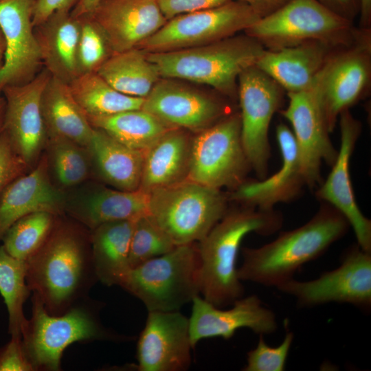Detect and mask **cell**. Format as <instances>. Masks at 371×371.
Here are the masks:
<instances>
[{
  "instance_id": "1",
  "label": "cell",
  "mask_w": 371,
  "mask_h": 371,
  "mask_svg": "<svg viewBox=\"0 0 371 371\" xmlns=\"http://www.w3.org/2000/svg\"><path fill=\"white\" fill-rule=\"evenodd\" d=\"M58 216L47 240L26 262V281L47 311L60 315L88 297L98 281L90 230Z\"/></svg>"
},
{
  "instance_id": "2",
  "label": "cell",
  "mask_w": 371,
  "mask_h": 371,
  "mask_svg": "<svg viewBox=\"0 0 371 371\" xmlns=\"http://www.w3.org/2000/svg\"><path fill=\"white\" fill-rule=\"evenodd\" d=\"M349 227L346 218L325 203L303 225L281 232L274 240L260 247H243L238 277L241 281L277 288L293 278L303 265L323 255Z\"/></svg>"
},
{
  "instance_id": "3",
  "label": "cell",
  "mask_w": 371,
  "mask_h": 371,
  "mask_svg": "<svg viewBox=\"0 0 371 371\" xmlns=\"http://www.w3.org/2000/svg\"><path fill=\"white\" fill-rule=\"evenodd\" d=\"M282 218L275 210L245 206L227 210L197 244L202 297L214 306H231L243 297L237 260L243 239L249 233L267 236L280 229Z\"/></svg>"
},
{
  "instance_id": "4",
  "label": "cell",
  "mask_w": 371,
  "mask_h": 371,
  "mask_svg": "<svg viewBox=\"0 0 371 371\" xmlns=\"http://www.w3.org/2000/svg\"><path fill=\"white\" fill-rule=\"evenodd\" d=\"M265 49L244 33L203 45L146 55L161 78L204 84L233 100L238 98L240 74L255 65Z\"/></svg>"
},
{
  "instance_id": "5",
  "label": "cell",
  "mask_w": 371,
  "mask_h": 371,
  "mask_svg": "<svg viewBox=\"0 0 371 371\" xmlns=\"http://www.w3.org/2000/svg\"><path fill=\"white\" fill-rule=\"evenodd\" d=\"M32 317L22 330V343L34 370L58 371L65 350L75 342L126 341L102 324V303L89 297L60 315L49 313L38 297H32Z\"/></svg>"
},
{
  "instance_id": "6",
  "label": "cell",
  "mask_w": 371,
  "mask_h": 371,
  "mask_svg": "<svg viewBox=\"0 0 371 371\" xmlns=\"http://www.w3.org/2000/svg\"><path fill=\"white\" fill-rule=\"evenodd\" d=\"M149 194L148 216L176 246L200 241L228 210L219 189L188 179Z\"/></svg>"
},
{
  "instance_id": "7",
  "label": "cell",
  "mask_w": 371,
  "mask_h": 371,
  "mask_svg": "<svg viewBox=\"0 0 371 371\" xmlns=\"http://www.w3.org/2000/svg\"><path fill=\"white\" fill-rule=\"evenodd\" d=\"M361 30L318 0H291L244 32L266 49L276 50L312 41L335 47L346 45L358 37Z\"/></svg>"
},
{
  "instance_id": "8",
  "label": "cell",
  "mask_w": 371,
  "mask_h": 371,
  "mask_svg": "<svg viewBox=\"0 0 371 371\" xmlns=\"http://www.w3.org/2000/svg\"><path fill=\"white\" fill-rule=\"evenodd\" d=\"M140 300L148 311H177L200 294L196 243L131 268L120 285Z\"/></svg>"
},
{
  "instance_id": "9",
  "label": "cell",
  "mask_w": 371,
  "mask_h": 371,
  "mask_svg": "<svg viewBox=\"0 0 371 371\" xmlns=\"http://www.w3.org/2000/svg\"><path fill=\"white\" fill-rule=\"evenodd\" d=\"M251 168L240 132L239 112H232L192 138L188 180L221 189H235Z\"/></svg>"
},
{
  "instance_id": "10",
  "label": "cell",
  "mask_w": 371,
  "mask_h": 371,
  "mask_svg": "<svg viewBox=\"0 0 371 371\" xmlns=\"http://www.w3.org/2000/svg\"><path fill=\"white\" fill-rule=\"evenodd\" d=\"M260 17L246 3L231 0L221 5L175 16L137 47L164 52L216 42L245 31Z\"/></svg>"
},
{
  "instance_id": "11",
  "label": "cell",
  "mask_w": 371,
  "mask_h": 371,
  "mask_svg": "<svg viewBox=\"0 0 371 371\" xmlns=\"http://www.w3.org/2000/svg\"><path fill=\"white\" fill-rule=\"evenodd\" d=\"M317 82L331 133L340 114L370 91L371 30L361 29L352 43L336 47L319 74Z\"/></svg>"
},
{
  "instance_id": "12",
  "label": "cell",
  "mask_w": 371,
  "mask_h": 371,
  "mask_svg": "<svg viewBox=\"0 0 371 371\" xmlns=\"http://www.w3.org/2000/svg\"><path fill=\"white\" fill-rule=\"evenodd\" d=\"M285 93L256 65L245 69L238 77L242 143L251 168L260 179L266 177L268 170L270 124L273 115L282 109Z\"/></svg>"
},
{
  "instance_id": "13",
  "label": "cell",
  "mask_w": 371,
  "mask_h": 371,
  "mask_svg": "<svg viewBox=\"0 0 371 371\" xmlns=\"http://www.w3.org/2000/svg\"><path fill=\"white\" fill-rule=\"evenodd\" d=\"M277 289L295 298L301 307L345 303L365 311L371 307V252L358 245L344 253L341 265L308 281L292 278Z\"/></svg>"
},
{
  "instance_id": "14",
  "label": "cell",
  "mask_w": 371,
  "mask_h": 371,
  "mask_svg": "<svg viewBox=\"0 0 371 371\" xmlns=\"http://www.w3.org/2000/svg\"><path fill=\"white\" fill-rule=\"evenodd\" d=\"M287 96L289 104L280 113L292 126L305 184L313 188L322 183V161L332 166L338 153L329 137L317 78L308 88Z\"/></svg>"
},
{
  "instance_id": "15",
  "label": "cell",
  "mask_w": 371,
  "mask_h": 371,
  "mask_svg": "<svg viewBox=\"0 0 371 371\" xmlns=\"http://www.w3.org/2000/svg\"><path fill=\"white\" fill-rule=\"evenodd\" d=\"M226 99L177 79L160 78L144 98L142 109L170 128L197 133L233 112Z\"/></svg>"
},
{
  "instance_id": "16",
  "label": "cell",
  "mask_w": 371,
  "mask_h": 371,
  "mask_svg": "<svg viewBox=\"0 0 371 371\" xmlns=\"http://www.w3.org/2000/svg\"><path fill=\"white\" fill-rule=\"evenodd\" d=\"M50 77L43 69L30 82L7 87L1 92L5 100L2 131L31 169L41 158L47 142L41 98Z\"/></svg>"
},
{
  "instance_id": "17",
  "label": "cell",
  "mask_w": 371,
  "mask_h": 371,
  "mask_svg": "<svg viewBox=\"0 0 371 371\" xmlns=\"http://www.w3.org/2000/svg\"><path fill=\"white\" fill-rule=\"evenodd\" d=\"M34 0H0V30L5 41L0 93L7 87L30 82L42 70L32 23Z\"/></svg>"
},
{
  "instance_id": "18",
  "label": "cell",
  "mask_w": 371,
  "mask_h": 371,
  "mask_svg": "<svg viewBox=\"0 0 371 371\" xmlns=\"http://www.w3.org/2000/svg\"><path fill=\"white\" fill-rule=\"evenodd\" d=\"M189 318L177 311H148L137 344L139 371H185L192 362Z\"/></svg>"
},
{
  "instance_id": "19",
  "label": "cell",
  "mask_w": 371,
  "mask_h": 371,
  "mask_svg": "<svg viewBox=\"0 0 371 371\" xmlns=\"http://www.w3.org/2000/svg\"><path fill=\"white\" fill-rule=\"evenodd\" d=\"M192 303L189 331L192 348L203 339H229L242 328L258 335L273 333L278 328L276 314L256 295L238 299L229 309L217 307L200 295L196 296Z\"/></svg>"
},
{
  "instance_id": "20",
  "label": "cell",
  "mask_w": 371,
  "mask_h": 371,
  "mask_svg": "<svg viewBox=\"0 0 371 371\" xmlns=\"http://www.w3.org/2000/svg\"><path fill=\"white\" fill-rule=\"evenodd\" d=\"M341 144L332 170L319 186L317 198L337 209L348 221L355 232L357 245L371 252V221L360 210L352 190L349 165L361 124L350 113L343 111L339 118Z\"/></svg>"
},
{
  "instance_id": "21",
  "label": "cell",
  "mask_w": 371,
  "mask_h": 371,
  "mask_svg": "<svg viewBox=\"0 0 371 371\" xmlns=\"http://www.w3.org/2000/svg\"><path fill=\"white\" fill-rule=\"evenodd\" d=\"M89 15L113 53L137 47L168 21L157 0H100Z\"/></svg>"
},
{
  "instance_id": "22",
  "label": "cell",
  "mask_w": 371,
  "mask_h": 371,
  "mask_svg": "<svg viewBox=\"0 0 371 371\" xmlns=\"http://www.w3.org/2000/svg\"><path fill=\"white\" fill-rule=\"evenodd\" d=\"M66 196L52 183L47 155L27 173L12 181L0 196V240L19 219L35 212L65 213Z\"/></svg>"
},
{
  "instance_id": "23",
  "label": "cell",
  "mask_w": 371,
  "mask_h": 371,
  "mask_svg": "<svg viewBox=\"0 0 371 371\" xmlns=\"http://www.w3.org/2000/svg\"><path fill=\"white\" fill-rule=\"evenodd\" d=\"M276 138L282 160L280 168L268 178L243 181L234 189L229 200L269 211L276 204L289 201L298 195L305 182L293 133L280 123L276 127Z\"/></svg>"
},
{
  "instance_id": "24",
  "label": "cell",
  "mask_w": 371,
  "mask_h": 371,
  "mask_svg": "<svg viewBox=\"0 0 371 371\" xmlns=\"http://www.w3.org/2000/svg\"><path fill=\"white\" fill-rule=\"evenodd\" d=\"M149 192L113 190L94 186L67 199L65 212L74 221L92 230L112 221L135 220L148 214Z\"/></svg>"
},
{
  "instance_id": "25",
  "label": "cell",
  "mask_w": 371,
  "mask_h": 371,
  "mask_svg": "<svg viewBox=\"0 0 371 371\" xmlns=\"http://www.w3.org/2000/svg\"><path fill=\"white\" fill-rule=\"evenodd\" d=\"M336 47L312 41L276 50L265 49L256 66L286 93L297 92L311 86Z\"/></svg>"
},
{
  "instance_id": "26",
  "label": "cell",
  "mask_w": 371,
  "mask_h": 371,
  "mask_svg": "<svg viewBox=\"0 0 371 371\" xmlns=\"http://www.w3.org/2000/svg\"><path fill=\"white\" fill-rule=\"evenodd\" d=\"M79 18L71 12H58L34 27L43 66L52 77L70 83L80 75L78 47Z\"/></svg>"
},
{
  "instance_id": "27",
  "label": "cell",
  "mask_w": 371,
  "mask_h": 371,
  "mask_svg": "<svg viewBox=\"0 0 371 371\" xmlns=\"http://www.w3.org/2000/svg\"><path fill=\"white\" fill-rule=\"evenodd\" d=\"M192 138L187 131L170 128L145 152L139 189L151 191L188 179Z\"/></svg>"
},
{
  "instance_id": "28",
  "label": "cell",
  "mask_w": 371,
  "mask_h": 371,
  "mask_svg": "<svg viewBox=\"0 0 371 371\" xmlns=\"http://www.w3.org/2000/svg\"><path fill=\"white\" fill-rule=\"evenodd\" d=\"M87 148L91 168L104 182L120 190L139 188L144 152L130 148L96 128Z\"/></svg>"
},
{
  "instance_id": "29",
  "label": "cell",
  "mask_w": 371,
  "mask_h": 371,
  "mask_svg": "<svg viewBox=\"0 0 371 371\" xmlns=\"http://www.w3.org/2000/svg\"><path fill=\"white\" fill-rule=\"evenodd\" d=\"M41 109L47 139H65L87 147L93 127L68 83L51 76L43 92Z\"/></svg>"
},
{
  "instance_id": "30",
  "label": "cell",
  "mask_w": 371,
  "mask_h": 371,
  "mask_svg": "<svg viewBox=\"0 0 371 371\" xmlns=\"http://www.w3.org/2000/svg\"><path fill=\"white\" fill-rule=\"evenodd\" d=\"M135 220L103 223L90 230L92 257L98 281L120 286L131 269L129 247Z\"/></svg>"
},
{
  "instance_id": "31",
  "label": "cell",
  "mask_w": 371,
  "mask_h": 371,
  "mask_svg": "<svg viewBox=\"0 0 371 371\" xmlns=\"http://www.w3.org/2000/svg\"><path fill=\"white\" fill-rule=\"evenodd\" d=\"M97 73L119 92L141 98L148 95L161 78L146 52L138 47L113 53Z\"/></svg>"
},
{
  "instance_id": "32",
  "label": "cell",
  "mask_w": 371,
  "mask_h": 371,
  "mask_svg": "<svg viewBox=\"0 0 371 371\" xmlns=\"http://www.w3.org/2000/svg\"><path fill=\"white\" fill-rule=\"evenodd\" d=\"M69 86L87 118L100 117L141 109L144 98L123 94L112 87L97 72L82 74Z\"/></svg>"
},
{
  "instance_id": "33",
  "label": "cell",
  "mask_w": 371,
  "mask_h": 371,
  "mask_svg": "<svg viewBox=\"0 0 371 371\" xmlns=\"http://www.w3.org/2000/svg\"><path fill=\"white\" fill-rule=\"evenodd\" d=\"M88 120L93 128L101 129L126 146L142 152L173 128L142 109Z\"/></svg>"
},
{
  "instance_id": "34",
  "label": "cell",
  "mask_w": 371,
  "mask_h": 371,
  "mask_svg": "<svg viewBox=\"0 0 371 371\" xmlns=\"http://www.w3.org/2000/svg\"><path fill=\"white\" fill-rule=\"evenodd\" d=\"M30 290L26 281V262L17 259L0 246V293L8 313V333L11 337L21 338L27 319L23 305Z\"/></svg>"
},
{
  "instance_id": "35",
  "label": "cell",
  "mask_w": 371,
  "mask_h": 371,
  "mask_svg": "<svg viewBox=\"0 0 371 371\" xmlns=\"http://www.w3.org/2000/svg\"><path fill=\"white\" fill-rule=\"evenodd\" d=\"M45 150L49 170L60 187L73 188L89 177L91 163L87 147L68 139H49Z\"/></svg>"
},
{
  "instance_id": "36",
  "label": "cell",
  "mask_w": 371,
  "mask_h": 371,
  "mask_svg": "<svg viewBox=\"0 0 371 371\" xmlns=\"http://www.w3.org/2000/svg\"><path fill=\"white\" fill-rule=\"evenodd\" d=\"M58 216L40 211L22 217L5 234L3 246L13 257L27 261L47 240Z\"/></svg>"
},
{
  "instance_id": "37",
  "label": "cell",
  "mask_w": 371,
  "mask_h": 371,
  "mask_svg": "<svg viewBox=\"0 0 371 371\" xmlns=\"http://www.w3.org/2000/svg\"><path fill=\"white\" fill-rule=\"evenodd\" d=\"M175 246L148 214L137 218L134 221L130 242L131 269L170 251Z\"/></svg>"
},
{
  "instance_id": "38",
  "label": "cell",
  "mask_w": 371,
  "mask_h": 371,
  "mask_svg": "<svg viewBox=\"0 0 371 371\" xmlns=\"http://www.w3.org/2000/svg\"><path fill=\"white\" fill-rule=\"evenodd\" d=\"M79 19L78 65L80 75L97 72L113 52L104 33L89 15L79 17Z\"/></svg>"
},
{
  "instance_id": "39",
  "label": "cell",
  "mask_w": 371,
  "mask_h": 371,
  "mask_svg": "<svg viewBox=\"0 0 371 371\" xmlns=\"http://www.w3.org/2000/svg\"><path fill=\"white\" fill-rule=\"evenodd\" d=\"M294 339V334L286 330L282 343L275 347L267 344L264 335H259L255 348L247 353L244 371H284L286 359Z\"/></svg>"
},
{
  "instance_id": "40",
  "label": "cell",
  "mask_w": 371,
  "mask_h": 371,
  "mask_svg": "<svg viewBox=\"0 0 371 371\" xmlns=\"http://www.w3.org/2000/svg\"><path fill=\"white\" fill-rule=\"evenodd\" d=\"M30 170L2 131L0 133V196L12 181Z\"/></svg>"
},
{
  "instance_id": "41",
  "label": "cell",
  "mask_w": 371,
  "mask_h": 371,
  "mask_svg": "<svg viewBox=\"0 0 371 371\" xmlns=\"http://www.w3.org/2000/svg\"><path fill=\"white\" fill-rule=\"evenodd\" d=\"M25 352L22 339L11 337L0 348V371H34Z\"/></svg>"
},
{
  "instance_id": "42",
  "label": "cell",
  "mask_w": 371,
  "mask_h": 371,
  "mask_svg": "<svg viewBox=\"0 0 371 371\" xmlns=\"http://www.w3.org/2000/svg\"><path fill=\"white\" fill-rule=\"evenodd\" d=\"M231 0H157L158 5L167 20L180 14L209 9Z\"/></svg>"
},
{
  "instance_id": "43",
  "label": "cell",
  "mask_w": 371,
  "mask_h": 371,
  "mask_svg": "<svg viewBox=\"0 0 371 371\" xmlns=\"http://www.w3.org/2000/svg\"><path fill=\"white\" fill-rule=\"evenodd\" d=\"M80 0H34L32 14L34 27L58 12H71Z\"/></svg>"
},
{
  "instance_id": "44",
  "label": "cell",
  "mask_w": 371,
  "mask_h": 371,
  "mask_svg": "<svg viewBox=\"0 0 371 371\" xmlns=\"http://www.w3.org/2000/svg\"><path fill=\"white\" fill-rule=\"evenodd\" d=\"M338 15L352 21L359 15V0H318Z\"/></svg>"
},
{
  "instance_id": "45",
  "label": "cell",
  "mask_w": 371,
  "mask_h": 371,
  "mask_svg": "<svg viewBox=\"0 0 371 371\" xmlns=\"http://www.w3.org/2000/svg\"><path fill=\"white\" fill-rule=\"evenodd\" d=\"M248 4L260 18L276 12L291 0H237Z\"/></svg>"
},
{
  "instance_id": "46",
  "label": "cell",
  "mask_w": 371,
  "mask_h": 371,
  "mask_svg": "<svg viewBox=\"0 0 371 371\" xmlns=\"http://www.w3.org/2000/svg\"><path fill=\"white\" fill-rule=\"evenodd\" d=\"M100 0H80L71 10V14L79 18L90 14Z\"/></svg>"
},
{
  "instance_id": "47",
  "label": "cell",
  "mask_w": 371,
  "mask_h": 371,
  "mask_svg": "<svg viewBox=\"0 0 371 371\" xmlns=\"http://www.w3.org/2000/svg\"><path fill=\"white\" fill-rule=\"evenodd\" d=\"M359 28L371 30V0H359Z\"/></svg>"
},
{
  "instance_id": "48",
  "label": "cell",
  "mask_w": 371,
  "mask_h": 371,
  "mask_svg": "<svg viewBox=\"0 0 371 371\" xmlns=\"http://www.w3.org/2000/svg\"><path fill=\"white\" fill-rule=\"evenodd\" d=\"M5 111V100L3 95L0 93V133L2 132Z\"/></svg>"
},
{
  "instance_id": "49",
  "label": "cell",
  "mask_w": 371,
  "mask_h": 371,
  "mask_svg": "<svg viewBox=\"0 0 371 371\" xmlns=\"http://www.w3.org/2000/svg\"><path fill=\"white\" fill-rule=\"evenodd\" d=\"M5 48V47L3 36L0 30V69L1 68L4 61Z\"/></svg>"
}]
</instances>
